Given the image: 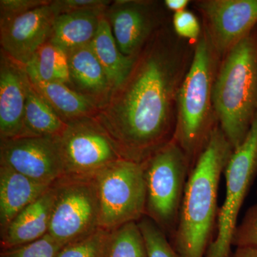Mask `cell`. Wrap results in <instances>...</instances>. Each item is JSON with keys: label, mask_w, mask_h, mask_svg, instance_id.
I'll use <instances>...</instances> for the list:
<instances>
[{"label": "cell", "mask_w": 257, "mask_h": 257, "mask_svg": "<svg viewBox=\"0 0 257 257\" xmlns=\"http://www.w3.org/2000/svg\"><path fill=\"white\" fill-rule=\"evenodd\" d=\"M143 164L147 191L145 216L171 238L178 224L191 172L188 159L172 140Z\"/></svg>", "instance_id": "cell-5"}, {"label": "cell", "mask_w": 257, "mask_h": 257, "mask_svg": "<svg viewBox=\"0 0 257 257\" xmlns=\"http://www.w3.org/2000/svg\"><path fill=\"white\" fill-rule=\"evenodd\" d=\"M220 62L202 28L192 64L179 89L173 140L188 159L191 171L219 125L213 104V88Z\"/></svg>", "instance_id": "cell-3"}, {"label": "cell", "mask_w": 257, "mask_h": 257, "mask_svg": "<svg viewBox=\"0 0 257 257\" xmlns=\"http://www.w3.org/2000/svg\"><path fill=\"white\" fill-rule=\"evenodd\" d=\"M91 45L105 72L112 92L126 79L137 56L132 57L121 53L104 15L101 19L97 32Z\"/></svg>", "instance_id": "cell-20"}, {"label": "cell", "mask_w": 257, "mask_h": 257, "mask_svg": "<svg viewBox=\"0 0 257 257\" xmlns=\"http://www.w3.org/2000/svg\"><path fill=\"white\" fill-rule=\"evenodd\" d=\"M100 206V227L111 231L126 223L138 222L146 212L143 164L121 159L95 176Z\"/></svg>", "instance_id": "cell-6"}, {"label": "cell", "mask_w": 257, "mask_h": 257, "mask_svg": "<svg viewBox=\"0 0 257 257\" xmlns=\"http://www.w3.org/2000/svg\"><path fill=\"white\" fill-rule=\"evenodd\" d=\"M231 245L236 248L257 250V200L246 211L242 220L236 226Z\"/></svg>", "instance_id": "cell-27"}, {"label": "cell", "mask_w": 257, "mask_h": 257, "mask_svg": "<svg viewBox=\"0 0 257 257\" xmlns=\"http://www.w3.org/2000/svg\"><path fill=\"white\" fill-rule=\"evenodd\" d=\"M106 257H148L138 222L126 223L111 231Z\"/></svg>", "instance_id": "cell-23"}, {"label": "cell", "mask_w": 257, "mask_h": 257, "mask_svg": "<svg viewBox=\"0 0 257 257\" xmlns=\"http://www.w3.org/2000/svg\"><path fill=\"white\" fill-rule=\"evenodd\" d=\"M67 54L71 88L100 109L109 100L111 89L92 45L77 47Z\"/></svg>", "instance_id": "cell-15"}, {"label": "cell", "mask_w": 257, "mask_h": 257, "mask_svg": "<svg viewBox=\"0 0 257 257\" xmlns=\"http://www.w3.org/2000/svg\"><path fill=\"white\" fill-rule=\"evenodd\" d=\"M50 3L48 0H1L0 20L14 18Z\"/></svg>", "instance_id": "cell-30"}, {"label": "cell", "mask_w": 257, "mask_h": 257, "mask_svg": "<svg viewBox=\"0 0 257 257\" xmlns=\"http://www.w3.org/2000/svg\"><path fill=\"white\" fill-rule=\"evenodd\" d=\"M62 247L47 233L32 242L6 250L3 257H57Z\"/></svg>", "instance_id": "cell-26"}, {"label": "cell", "mask_w": 257, "mask_h": 257, "mask_svg": "<svg viewBox=\"0 0 257 257\" xmlns=\"http://www.w3.org/2000/svg\"><path fill=\"white\" fill-rule=\"evenodd\" d=\"M25 67L31 77L43 82L63 83L71 87L67 54L50 40L37 50Z\"/></svg>", "instance_id": "cell-22"}, {"label": "cell", "mask_w": 257, "mask_h": 257, "mask_svg": "<svg viewBox=\"0 0 257 257\" xmlns=\"http://www.w3.org/2000/svg\"><path fill=\"white\" fill-rule=\"evenodd\" d=\"M111 3L107 0H55L51 1L50 6L57 16L64 13L86 10L105 11Z\"/></svg>", "instance_id": "cell-29"}, {"label": "cell", "mask_w": 257, "mask_h": 257, "mask_svg": "<svg viewBox=\"0 0 257 257\" xmlns=\"http://www.w3.org/2000/svg\"><path fill=\"white\" fill-rule=\"evenodd\" d=\"M145 238L148 257H179L168 236L148 216L138 221Z\"/></svg>", "instance_id": "cell-25"}, {"label": "cell", "mask_w": 257, "mask_h": 257, "mask_svg": "<svg viewBox=\"0 0 257 257\" xmlns=\"http://www.w3.org/2000/svg\"><path fill=\"white\" fill-rule=\"evenodd\" d=\"M28 75L24 66L0 52V140L25 136L24 114Z\"/></svg>", "instance_id": "cell-14"}, {"label": "cell", "mask_w": 257, "mask_h": 257, "mask_svg": "<svg viewBox=\"0 0 257 257\" xmlns=\"http://www.w3.org/2000/svg\"><path fill=\"white\" fill-rule=\"evenodd\" d=\"M189 0H165L164 4L166 9L174 13L184 11L187 10V6L190 4Z\"/></svg>", "instance_id": "cell-31"}, {"label": "cell", "mask_w": 257, "mask_h": 257, "mask_svg": "<svg viewBox=\"0 0 257 257\" xmlns=\"http://www.w3.org/2000/svg\"><path fill=\"white\" fill-rule=\"evenodd\" d=\"M164 3L151 0H117L106 8L104 15L123 55L136 57L147 42L170 21Z\"/></svg>", "instance_id": "cell-10"}, {"label": "cell", "mask_w": 257, "mask_h": 257, "mask_svg": "<svg viewBox=\"0 0 257 257\" xmlns=\"http://www.w3.org/2000/svg\"><path fill=\"white\" fill-rule=\"evenodd\" d=\"M55 197L52 184L1 231V246L5 251L32 242L49 232Z\"/></svg>", "instance_id": "cell-16"}, {"label": "cell", "mask_w": 257, "mask_h": 257, "mask_svg": "<svg viewBox=\"0 0 257 257\" xmlns=\"http://www.w3.org/2000/svg\"><path fill=\"white\" fill-rule=\"evenodd\" d=\"M52 185L37 182L10 167L0 165L1 231Z\"/></svg>", "instance_id": "cell-17"}, {"label": "cell", "mask_w": 257, "mask_h": 257, "mask_svg": "<svg viewBox=\"0 0 257 257\" xmlns=\"http://www.w3.org/2000/svg\"><path fill=\"white\" fill-rule=\"evenodd\" d=\"M213 104L218 124L234 150L257 115V27L221 59Z\"/></svg>", "instance_id": "cell-4"}, {"label": "cell", "mask_w": 257, "mask_h": 257, "mask_svg": "<svg viewBox=\"0 0 257 257\" xmlns=\"http://www.w3.org/2000/svg\"><path fill=\"white\" fill-rule=\"evenodd\" d=\"M28 76L35 89L66 123L84 118L95 117L98 114L99 108L93 101L67 84L43 82L29 74Z\"/></svg>", "instance_id": "cell-19"}, {"label": "cell", "mask_w": 257, "mask_h": 257, "mask_svg": "<svg viewBox=\"0 0 257 257\" xmlns=\"http://www.w3.org/2000/svg\"><path fill=\"white\" fill-rule=\"evenodd\" d=\"M59 137H22L0 142V165L37 182L53 184L65 175Z\"/></svg>", "instance_id": "cell-12"}, {"label": "cell", "mask_w": 257, "mask_h": 257, "mask_svg": "<svg viewBox=\"0 0 257 257\" xmlns=\"http://www.w3.org/2000/svg\"><path fill=\"white\" fill-rule=\"evenodd\" d=\"M194 46L172 20L137 56L130 73L95 116L124 160L143 163L174 140L177 97Z\"/></svg>", "instance_id": "cell-1"}, {"label": "cell", "mask_w": 257, "mask_h": 257, "mask_svg": "<svg viewBox=\"0 0 257 257\" xmlns=\"http://www.w3.org/2000/svg\"><path fill=\"white\" fill-rule=\"evenodd\" d=\"M172 25L176 35L195 45L200 38L202 32V25L194 13L189 10L174 13L172 18Z\"/></svg>", "instance_id": "cell-28"}, {"label": "cell", "mask_w": 257, "mask_h": 257, "mask_svg": "<svg viewBox=\"0 0 257 257\" xmlns=\"http://www.w3.org/2000/svg\"><path fill=\"white\" fill-rule=\"evenodd\" d=\"M50 3L0 20L1 50L24 67L30 63L37 50L50 40L57 17Z\"/></svg>", "instance_id": "cell-13"}, {"label": "cell", "mask_w": 257, "mask_h": 257, "mask_svg": "<svg viewBox=\"0 0 257 257\" xmlns=\"http://www.w3.org/2000/svg\"><path fill=\"white\" fill-rule=\"evenodd\" d=\"M234 149L219 125L189 174L178 224L171 237L179 257H205L217 223L218 189Z\"/></svg>", "instance_id": "cell-2"}, {"label": "cell", "mask_w": 257, "mask_h": 257, "mask_svg": "<svg viewBox=\"0 0 257 257\" xmlns=\"http://www.w3.org/2000/svg\"><path fill=\"white\" fill-rule=\"evenodd\" d=\"M55 191L49 234L62 246L100 229V206L94 177L64 175Z\"/></svg>", "instance_id": "cell-7"}, {"label": "cell", "mask_w": 257, "mask_h": 257, "mask_svg": "<svg viewBox=\"0 0 257 257\" xmlns=\"http://www.w3.org/2000/svg\"><path fill=\"white\" fill-rule=\"evenodd\" d=\"M24 126V137H60L67 126V123L61 119L35 89L29 76L26 84Z\"/></svg>", "instance_id": "cell-21"}, {"label": "cell", "mask_w": 257, "mask_h": 257, "mask_svg": "<svg viewBox=\"0 0 257 257\" xmlns=\"http://www.w3.org/2000/svg\"><path fill=\"white\" fill-rule=\"evenodd\" d=\"M226 195L219 209L216 234L205 257H231V240L246 196L257 177V115L243 143L235 149L224 172Z\"/></svg>", "instance_id": "cell-8"}, {"label": "cell", "mask_w": 257, "mask_h": 257, "mask_svg": "<svg viewBox=\"0 0 257 257\" xmlns=\"http://www.w3.org/2000/svg\"><path fill=\"white\" fill-rule=\"evenodd\" d=\"M111 231L99 229L92 234L67 243L57 257H106Z\"/></svg>", "instance_id": "cell-24"}, {"label": "cell", "mask_w": 257, "mask_h": 257, "mask_svg": "<svg viewBox=\"0 0 257 257\" xmlns=\"http://www.w3.org/2000/svg\"><path fill=\"white\" fill-rule=\"evenodd\" d=\"M193 4L221 60L257 27V0H198Z\"/></svg>", "instance_id": "cell-11"}, {"label": "cell", "mask_w": 257, "mask_h": 257, "mask_svg": "<svg viewBox=\"0 0 257 257\" xmlns=\"http://www.w3.org/2000/svg\"><path fill=\"white\" fill-rule=\"evenodd\" d=\"M58 139L65 175L94 177L122 159L95 117L69 121Z\"/></svg>", "instance_id": "cell-9"}, {"label": "cell", "mask_w": 257, "mask_h": 257, "mask_svg": "<svg viewBox=\"0 0 257 257\" xmlns=\"http://www.w3.org/2000/svg\"><path fill=\"white\" fill-rule=\"evenodd\" d=\"M103 10H86L57 15L54 22L50 42L66 53L92 43L95 37Z\"/></svg>", "instance_id": "cell-18"}, {"label": "cell", "mask_w": 257, "mask_h": 257, "mask_svg": "<svg viewBox=\"0 0 257 257\" xmlns=\"http://www.w3.org/2000/svg\"><path fill=\"white\" fill-rule=\"evenodd\" d=\"M231 257H257V250L251 248H236Z\"/></svg>", "instance_id": "cell-32"}]
</instances>
